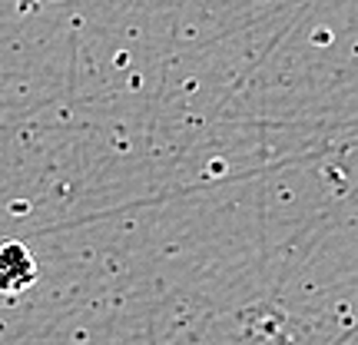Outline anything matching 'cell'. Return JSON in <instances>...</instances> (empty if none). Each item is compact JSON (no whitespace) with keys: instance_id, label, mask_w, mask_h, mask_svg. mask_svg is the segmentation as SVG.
<instances>
[{"instance_id":"1","label":"cell","mask_w":358,"mask_h":345,"mask_svg":"<svg viewBox=\"0 0 358 345\" xmlns=\"http://www.w3.org/2000/svg\"><path fill=\"white\" fill-rule=\"evenodd\" d=\"M37 282V259L20 239L0 246V293L17 295Z\"/></svg>"}]
</instances>
